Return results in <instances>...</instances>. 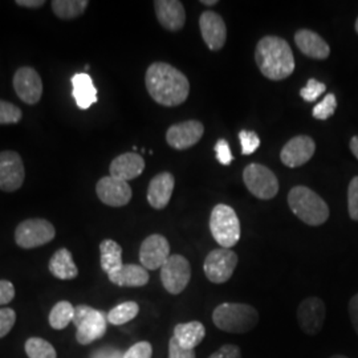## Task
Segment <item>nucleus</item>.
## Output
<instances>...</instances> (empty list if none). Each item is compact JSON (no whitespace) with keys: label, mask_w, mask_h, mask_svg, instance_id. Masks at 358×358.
<instances>
[{"label":"nucleus","mask_w":358,"mask_h":358,"mask_svg":"<svg viewBox=\"0 0 358 358\" xmlns=\"http://www.w3.org/2000/svg\"><path fill=\"white\" fill-rule=\"evenodd\" d=\"M288 203L294 215L309 226H321L329 217L327 202L306 186L294 187L288 194Z\"/></svg>","instance_id":"7ed1b4c3"},{"label":"nucleus","mask_w":358,"mask_h":358,"mask_svg":"<svg viewBox=\"0 0 358 358\" xmlns=\"http://www.w3.org/2000/svg\"><path fill=\"white\" fill-rule=\"evenodd\" d=\"M217 3V0H202V4L205 6H215Z\"/></svg>","instance_id":"de8ad7c7"},{"label":"nucleus","mask_w":358,"mask_h":358,"mask_svg":"<svg viewBox=\"0 0 358 358\" xmlns=\"http://www.w3.org/2000/svg\"><path fill=\"white\" fill-rule=\"evenodd\" d=\"M52 275L60 280H72L77 278L78 269L73 262L72 254L66 248H60L50 260Z\"/></svg>","instance_id":"a878e982"},{"label":"nucleus","mask_w":358,"mask_h":358,"mask_svg":"<svg viewBox=\"0 0 358 358\" xmlns=\"http://www.w3.org/2000/svg\"><path fill=\"white\" fill-rule=\"evenodd\" d=\"M294 43L306 56L316 60H325L331 53L328 43L310 29L297 31L294 35Z\"/></svg>","instance_id":"4be33fe9"},{"label":"nucleus","mask_w":358,"mask_h":358,"mask_svg":"<svg viewBox=\"0 0 358 358\" xmlns=\"http://www.w3.org/2000/svg\"><path fill=\"white\" fill-rule=\"evenodd\" d=\"M174 185L176 179L170 173H161L155 176L149 183L148 202L155 210L165 208L171 199Z\"/></svg>","instance_id":"aec40b11"},{"label":"nucleus","mask_w":358,"mask_h":358,"mask_svg":"<svg viewBox=\"0 0 358 358\" xmlns=\"http://www.w3.org/2000/svg\"><path fill=\"white\" fill-rule=\"evenodd\" d=\"M153 356V346L148 341L137 343L130 346L127 353H124V358H152Z\"/></svg>","instance_id":"4c0bfd02"},{"label":"nucleus","mask_w":358,"mask_h":358,"mask_svg":"<svg viewBox=\"0 0 358 358\" xmlns=\"http://www.w3.org/2000/svg\"><path fill=\"white\" fill-rule=\"evenodd\" d=\"M255 60L260 72L269 80L280 81L294 73V52L284 38H262L256 45Z\"/></svg>","instance_id":"f03ea898"},{"label":"nucleus","mask_w":358,"mask_h":358,"mask_svg":"<svg viewBox=\"0 0 358 358\" xmlns=\"http://www.w3.org/2000/svg\"><path fill=\"white\" fill-rule=\"evenodd\" d=\"M13 90L22 101L35 105L40 101L43 94L41 77L34 68L22 66L13 76Z\"/></svg>","instance_id":"ddd939ff"},{"label":"nucleus","mask_w":358,"mask_h":358,"mask_svg":"<svg viewBox=\"0 0 358 358\" xmlns=\"http://www.w3.org/2000/svg\"><path fill=\"white\" fill-rule=\"evenodd\" d=\"M101 268L106 275H112L121 268L122 264V248L112 239H105L100 244Z\"/></svg>","instance_id":"bb28decb"},{"label":"nucleus","mask_w":358,"mask_h":358,"mask_svg":"<svg viewBox=\"0 0 358 358\" xmlns=\"http://www.w3.org/2000/svg\"><path fill=\"white\" fill-rule=\"evenodd\" d=\"M71 81L73 87L72 96L80 109H90L93 103H97V90L88 73H76Z\"/></svg>","instance_id":"5701e85b"},{"label":"nucleus","mask_w":358,"mask_h":358,"mask_svg":"<svg viewBox=\"0 0 358 358\" xmlns=\"http://www.w3.org/2000/svg\"><path fill=\"white\" fill-rule=\"evenodd\" d=\"M243 180L248 192L259 199L268 201L278 195L279 180L268 167L251 164L244 169Z\"/></svg>","instance_id":"0eeeda50"},{"label":"nucleus","mask_w":358,"mask_h":358,"mask_svg":"<svg viewBox=\"0 0 358 358\" xmlns=\"http://www.w3.org/2000/svg\"><path fill=\"white\" fill-rule=\"evenodd\" d=\"M349 146H350V150H352V153L355 154V157H356V158L358 159V136L353 137V138L350 140Z\"/></svg>","instance_id":"49530a36"},{"label":"nucleus","mask_w":358,"mask_h":358,"mask_svg":"<svg viewBox=\"0 0 358 358\" xmlns=\"http://www.w3.org/2000/svg\"><path fill=\"white\" fill-rule=\"evenodd\" d=\"M75 319V307L69 301H59L52 308L50 325L56 331L65 329Z\"/></svg>","instance_id":"c85d7f7f"},{"label":"nucleus","mask_w":358,"mask_h":358,"mask_svg":"<svg viewBox=\"0 0 358 358\" xmlns=\"http://www.w3.org/2000/svg\"><path fill=\"white\" fill-rule=\"evenodd\" d=\"M315 150L316 143L310 137L297 136L284 145L280 153V159L285 166H303L313 157Z\"/></svg>","instance_id":"f3484780"},{"label":"nucleus","mask_w":358,"mask_h":358,"mask_svg":"<svg viewBox=\"0 0 358 358\" xmlns=\"http://www.w3.org/2000/svg\"><path fill=\"white\" fill-rule=\"evenodd\" d=\"M16 321V313L11 308H1L0 309V338L7 336Z\"/></svg>","instance_id":"e433bc0d"},{"label":"nucleus","mask_w":358,"mask_h":358,"mask_svg":"<svg viewBox=\"0 0 358 358\" xmlns=\"http://www.w3.org/2000/svg\"><path fill=\"white\" fill-rule=\"evenodd\" d=\"M206 336L205 325L199 321H190L178 324L174 328V338L177 340L179 345L186 349H195L199 345Z\"/></svg>","instance_id":"393cba45"},{"label":"nucleus","mask_w":358,"mask_h":358,"mask_svg":"<svg viewBox=\"0 0 358 358\" xmlns=\"http://www.w3.org/2000/svg\"><path fill=\"white\" fill-rule=\"evenodd\" d=\"M239 140L242 145V153L244 155H251V154L255 153L260 146V138L255 131L242 130L239 133Z\"/></svg>","instance_id":"f704fd0d"},{"label":"nucleus","mask_w":358,"mask_h":358,"mask_svg":"<svg viewBox=\"0 0 358 358\" xmlns=\"http://www.w3.org/2000/svg\"><path fill=\"white\" fill-rule=\"evenodd\" d=\"M213 321L220 331L229 333L250 332L259 322V313L255 308L241 303H223L215 308Z\"/></svg>","instance_id":"20e7f679"},{"label":"nucleus","mask_w":358,"mask_h":358,"mask_svg":"<svg viewBox=\"0 0 358 358\" xmlns=\"http://www.w3.org/2000/svg\"><path fill=\"white\" fill-rule=\"evenodd\" d=\"M22 117L23 113L16 105L0 100V125L17 124Z\"/></svg>","instance_id":"473e14b6"},{"label":"nucleus","mask_w":358,"mask_h":358,"mask_svg":"<svg viewBox=\"0 0 358 358\" xmlns=\"http://www.w3.org/2000/svg\"><path fill=\"white\" fill-rule=\"evenodd\" d=\"M331 358H348L345 356H341V355H336V356H332Z\"/></svg>","instance_id":"09e8293b"},{"label":"nucleus","mask_w":358,"mask_h":358,"mask_svg":"<svg viewBox=\"0 0 358 358\" xmlns=\"http://www.w3.org/2000/svg\"><path fill=\"white\" fill-rule=\"evenodd\" d=\"M154 8L157 19L167 31H179L185 26L186 13L183 4L178 0H155Z\"/></svg>","instance_id":"6ab92c4d"},{"label":"nucleus","mask_w":358,"mask_h":358,"mask_svg":"<svg viewBox=\"0 0 358 358\" xmlns=\"http://www.w3.org/2000/svg\"><path fill=\"white\" fill-rule=\"evenodd\" d=\"M15 297V287L8 280H0V306L11 303Z\"/></svg>","instance_id":"a19ab883"},{"label":"nucleus","mask_w":358,"mask_h":358,"mask_svg":"<svg viewBox=\"0 0 358 358\" xmlns=\"http://www.w3.org/2000/svg\"><path fill=\"white\" fill-rule=\"evenodd\" d=\"M109 170L112 177L128 182L141 176L145 170V159L137 153L121 154L112 161Z\"/></svg>","instance_id":"412c9836"},{"label":"nucleus","mask_w":358,"mask_h":358,"mask_svg":"<svg viewBox=\"0 0 358 358\" xmlns=\"http://www.w3.org/2000/svg\"><path fill=\"white\" fill-rule=\"evenodd\" d=\"M88 4V0H55L52 1V10L57 17L71 20L85 13Z\"/></svg>","instance_id":"cd10ccee"},{"label":"nucleus","mask_w":358,"mask_h":358,"mask_svg":"<svg viewBox=\"0 0 358 358\" xmlns=\"http://www.w3.org/2000/svg\"><path fill=\"white\" fill-rule=\"evenodd\" d=\"M90 358H124V353L115 348L112 346H106V348H101L94 350Z\"/></svg>","instance_id":"37998d69"},{"label":"nucleus","mask_w":358,"mask_h":358,"mask_svg":"<svg viewBox=\"0 0 358 358\" xmlns=\"http://www.w3.org/2000/svg\"><path fill=\"white\" fill-rule=\"evenodd\" d=\"M349 316L355 331L358 334V294L353 296L349 301Z\"/></svg>","instance_id":"c03bdc74"},{"label":"nucleus","mask_w":358,"mask_h":358,"mask_svg":"<svg viewBox=\"0 0 358 358\" xmlns=\"http://www.w3.org/2000/svg\"><path fill=\"white\" fill-rule=\"evenodd\" d=\"M16 4L20 7H27V8H40L45 4V1H43V0H17Z\"/></svg>","instance_id":"a18cd8bd"},{"label":"nucleus","mask_w":358,"mask_h":358,"mask_svg":"<svg viewBox=\"0 0 358 358\" xmlns=\"http://www.w3.org/2000/svg\"><path fill=\"white\" fill-rule=\"evenodd\" d=\"M169 358H196L194 349H186L179 345L174 337L169 341Z\"/></svg>","instance_id":"58836bf2"},{"label":"nucleus","mask_w":358,"mask_h":358,"mask_svg":"<svg viewBox=\"0 0 358 358\" xmlns=\"http://www.w3.org/2000/svg\"><path fill=\"white\" fill-rule=\"evenodd\" d=\"M145 84L154 101L164 106H178L190 93V83L177 68L166 63H154L146 71Z\"/></svg>","instance_id":"f257e3e1"},{"label":"nucleus","mask_w":358,"mask_h":358,"mask_svg":"<svg viewBox=\"0 0 358 358\" xmlns=\"http://www.w3.org/2000/svg\"><path fill=\"white\" fill-rule=\"evenodd\" d=\"M208 358H242V352L239 346L236 345H223L220 349H217L214 355H211Z\"/></svg>","instance_id":"79ce46f5"},{"label":"nucleus","mask_w":358,"mask_h":358,"mask_svg":"<svg viewBox=\"0 0 358 358\" xmlns=\"http://www.w3.org/2000/svg\"><path fill=\"white\" fill-rule=\"evenodd\" d=\"M215 153H217V159L219 161V164L224 165V166H229L234 157L231 153L230 145L226 140H219L215 145Z\"/></svg>","instance_id":"ea45409f"},{"label":"nucleus","mask_w":358,"mask_h":358,"mask_svg":"<svg viewBox=\"0 0 358 358\" xmlns=\"http://www.w3.org/2000/svg\"><path fill=\"white\" fill-rule=\"evenodd\" d=\"M325 315V304L319 297H308L297 308L299 325L308 336H316L321 332Z\"/></svg>","instance_id":"f8f14e48"},{"label":"nucleus","mask_w":358,"mask_h":358,"mask_svg":"<svg viewBox=\"0 0 358 358\" xmlns=\"http://www.w3.org/2000/svg\"><path fill=\"white\" fill-rule=\"evenodd\" d=\"M336 108H337V100H336V96L333 93H329L324 97V100L317 103L315 108H313V112L312 115L317 120H328L329 117H332L336 112Z\"/></svg>","instance_id":"2f4dec72"},{"label":"nucleus","mask_w":358,"mask_h":358,"mask_svg":"<svg viewBox=\"0 0 358 358\" xmlns=\"http://www.w3.org/2000/svg\"><path fill=\"white\" fill-rule=\"evenodd\" d=\"M96 192L103 203L112 207L128 205L133 195L128 182L115 178L112 176L103 177L97 182Z\"/></svg>","instance_id":"dca6fc26"},{"label":"nucleus","mask_w":358,"mask_h":358,"mask_svg":"<svg viewBox=\"0 0 358 358\" xmlns=\"http://www.w3.org/2000/svg\"><path fill=\"white\" fill-rule=\"evenodd\" d=\"M238 266V255L229 248L213 250L205 260L206 276L211 282L223 284L230 280Z\"/></svg>","instance_id":"9d476101"},{"label":"nucleus","mask_w":358,"mask_h":358,"mask_svg":"<svg viewBox=\"0 0 358 358\" xmlns=\"http://www.w3.org/2000/svg\"><path fill=\"white\" fill-rule=\"evenodd\" d=\"M109 280L118 287H143L149 282V272L142 266L124 264L115 273L108 276Z\"/></svg>","instance_id":"b1692460"},{"label":"nucleus","mask_w":358,"mask_h":358,"mask_svg":"<svg viewBox=\"0 0 358 358\" xmlns=\"http://www.w3.org/2000/svg\"><path fill=\"white\" fill-rule=\"evenodd\" d=\"M26 353L29 358H56V350L47 340L31 337L26 343Z\"/></svg>","instance_id":"7c9ffc66"},{"label":"nucleus","mask_w":358,"mask_h":358,"mask_svg":"<svg viewBox=\"0 0 358 358\" xmlns=\"http://www.w3.org/2000/svg\"><path fill=\"white\" fill-rule=\"evenodd\" d=\"M170 256V244L165 236L154 234L142 242L140 262L143 268L149 271L162 268Z\"/></svg>","instance_id":"4468645a"},{"label":"nucleus","mask_w":358,"mask_h":358,"mask_svg":"<svg viewBox=\"0 0 358 358\" xmlns=\"http://www.w3.org/2000/svg\"><path fill=\"white\" fill-rule=\"evenodd\" d=\"M76 340L81 345H90L96 340H100L106 333L108 317L106 315L90 306H77L75 308Z\"/></svg>","instance_id":"423d86ee"},{"label":"nucleus","mask_w":358,"mask_h":358,"mask_svg":"<svg viewBox=\"0 0 358 358\" xmlns=\"http://www.w3.org/2000/svg\"><path fill=\"white\" fill-rule=\"evenodd\" d=\"M56 231L45 219H27L15 231L16 244L22 248L31 250L50 243L55 238Z\"/></svg>","instance_id":"6e6552de"},{"label":"nucleus","mask_w":358,"mask_h":358,"mask_svg":"<svg viewBox=\"0 0 358 358\" xmlns=\"http://www.w3.org/2000/svg\"><path fill=\"white\" fill-rule=\"evenodd\" d=\"M356 31H357V34H358V17H357V20H356Z\"/></svg>","instance_id":"8fccbe9b"},{"label":"nucleus","mask_w":358,"mask_h":358,"mask_svg":"<svg viewBox=\"0 0 358 358\" xmlns=\"http://www.w3.org/2000/svg\"><path fill=\"white\" fill-rule=\"evenodd\" d=\"M348 210H349V217L353 220H358V177H355L349 183Z\"/></svg>","instance_id":"c9c22d12"},{"label":"nucleus","mask_w":358,"mask_h":358,"mask_svg":"<svg viewBox=\"0 0 358 358\" xmlns=\"http://www.w3.org/2000/svg\"><path fill=\"white\" fill-rule=\"evenodd\" d=\"M325 90H327L325 84L317 81L316 78H309L307 85L300 90V96L304 101L312 103V101H316Z\"/></svg>","instance_id":"72a5a7b5"},{"label":"nucleus","mask_w":358,"mask_h":358,"mask_svg":"<svg viewBox=\"0 0 358 358\" xmlns=\"http://www.w3.org/2000/svg\"><path fill=\"white\" fill-rule=\"evenodd\" d=\"M23 159L16 152L0 153V190L7 192H16L24 182Z\"/></svg>","instance_id":"9b49d317"},{"label":"nucleus","mask_w":358,"mask_h":358,"mask_svg":"<svg viewBox=\"0 0 358 358\" xmlns=\"http://www.w3.org/2000/svg\"><path fill=\"white\" fill-rule=\"evenodd\" d=\"M199 28L202 38L211 51H219L224 47L227 38V28L220 15L206 11L199 17Z\"/></svg>","instance_id":"a211bd4d"},{"label":"nucleus","mask_w":358,"mask_h":358,"mask_svg":"<svg viewBox=\"0 0 358 358\" xmlns=\"http://www.w3.org/2000/svg\"><path fill=\"white\" fill-rule=\"evenodd\" d=\"M140 312V307L134 301H127L121 303L117 307L113 308L108 315V322L112 325H124L129 321L133 320L137 317Z\"/></svg>","instance_id":"c756f323"},{"label":"nucleus","mask_w":358,"mask_h":358,"mask_svg":"<svg viewBox=\"0 0 358 358\" xmlns=\"http://www.w3.org/2000/svg\"><path fill=\"white\" fill-rule=\"evenodd\" d=\"M210 231L222 248L235 247L241 239V222L235 210L227 205H217L210 217Z\"/></svg>","instance_id":"39448f33"},{"label":"nucleus","mask_w":358,"mask_h":358,"mask_svg":"<svg viewBox=\"0 0 358 358\" xmlns=\"http://www.w3.org/2000/svg\"><path fill=\"white\" fill-rule=\"evenodd\" d=\"M205 133L202 122L190 120L171 125L166 133V141L177 150H186L201 141Z\"/></svg>","instance_id":"2eb2a0df"},{"label":"nucleus","mask_w":358,"mask_h":358,"mask_svg":"<svg viewBox=\"0 0 358 358\" xmlns=\"http://www.w3.org/2000/svg\"><path fill=\"white\" fill-rule=\"evenodd\" d=\"M192 279L189 260L182 255H171L161 268V282L169 294H179L185 291Z\"/></svg>","instance_id":"1a4fd4ad"}]
</instances>
